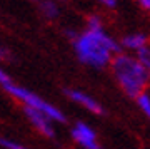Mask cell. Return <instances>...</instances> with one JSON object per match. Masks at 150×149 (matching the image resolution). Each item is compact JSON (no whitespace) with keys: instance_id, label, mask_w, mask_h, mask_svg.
Wrapping results in <instances>:
<instances>
[{"instance_id":"cell-10","label":"cell","mask_w":150,"mask_h":149,"mask_svg":"<svg viewBox=\"0 0 150 149\" xmlns=\"http://www.w3.org/2000/svg\"><path fill=\"white\" fill-rule=\"evenodd\" d=\"M0 148L2 149H30L28 146L18 143V141H15V139L4 138V136H0Z\"/></svg>"},{"instance_id":"cell-15","label":"cell","mask_w":150,"mask_h":149,"mask_svg":"<svg viewBox=\"0 0 150 149\" xmlns=\"http://www.w3.org/2000/svg\"><path fill=\"white\" fill-rule=\"evenodd\" d=\"M30 2H33V4H40L42 0H30Z\"/></svg>"},{"instance_id":"cell-3","label":"cell","mask_w":150,"mask_h":149,"mask_svg":"<svg viewBox=\"0 0 150 149\" xmlns=\"http://www.w3.org/2000/svg\"><path fill=\"white\" fill-rule=\"evenodd\" d=\"M0 87L8 96L13 97L17 102H20L22 107H27V109H32V111L42 112L47 117H50L55 124L65 122V114L60 107H57L52 102H48L47 99H43L42 96H38L37 92L27 89L25 85H20V84H17V82H13L12 77H8L4 84H0Z\"/></svg>"},{"instance_id":"cell-4","label":"cell","mask_w":150,"mask_h":149,"mask_svg":"<svg viewBox=\"0 0 150 149\" xmlns=\"http://www.w3.org/2000/svg\"><path fill=\"white\" fill-rule=\"evenodd\" d=\"M70 136L74 139V143L77 146H80L82 149H102L98 144V138H97L95 129L92 128L85 121H77L72 126Z\"/></svg>"},{"instance_id":"cell-1","label":"cell","mask_w":150,"mask_h":149,"mask_svg":"<svg viewBox=\"0 0 150 149\" xmlns=\"http://www.w3.org/2000/svg\"><path fill=\"white\" fill-rule=\"evenodd\" d=\"M77 60L92 69H107L112 59L122 52L120 44L103 27H83L70 39Z\"/></svg>"},{"instance_id":"cell-14","label":"cell","mask_w":150,"mask_h":149,"mask_svg":"<svg viewBox=\"0 0 150 149\" xmlns=\"http://www.w3.org/2000/svg\"><path fill=\"white\" fill-rule=\"evenodd\" d=\"M137 5H139L144 12L150 14V0H137Z\"/></svg>"},{"instance_id":"cell-11","label":"cell","mask_w":150,"mask_h":149,"mask_svg":"<svg viewBox=\"0 0 150 149\" xmlns=\"http://www.w3.org/2000/svg\"><path fill=\"white\" fill-rule=\"evenodd\" d=\"M137 57H139V60L142 62V65L149 70V74H150V45H147L144 50H140V52L137 54Z\"/></svg>"},{"instance_id":"cell-13","label":"cell","mask_w":150,"mask_h":149,"mask_svg":"<svg viewBox=\"0 0 150 149\" xmlns=\"http://www.w3.org/2000/svg\"><path fill=\"white\" fill-rule=\"evenodd\" d=\"M97 2H98L102 7L108 9V10H113V9H117V5H118L120 0H97Z\"/></svg>"},{"instance_id":"cell-12","label":"cell","mask_w":150,"mask_h":149,"mask_svg":"<svg viewBox=\"0 0 150 149\" xmlns=\"http://www.w3.org/2000/svg\"><path fill=\"white\" fill-rule=\"evenodd\" d=\"M12 59V52L10 49L5 45H0V62H8Z\"/></svg>"},{"instance_id":"cell-6","label":"cell","mask_w":150,"mask_h":149,"mask_svg":"<svg viewBox=\"0 0 150 149\" xmlns=\"http://www.w3.org/2000/svg\"><path fill=\"white\" fill-rule=\"evenodd\" d=\"M65 96L69 97V101H72L74 104L83 107L85 111L95 114V116H102L103 114V106L97 101L93 96H90L88 92L82 91V89H75V87H69L65 89Z\"/></svg>"},{"instance_id":"cell-5","label":"cell","mask_w":150,"mask_h":149,"mask_svg":"<svg viewBox=\"0 0 150 149\" xmlns=\"http://www.w3.org/2000/svg\"><path fill=\"white\" fill-rule=\"evenodd\" d=\"M23 114H25V117L28 119V122L32 124V128L35 129L40 136H43V138H47V139L57 138V126H55V122L50 117H47L45 114H42V112L27 109V107H23Z\"/></svg>"},{"instance_id":"cell-9","label":"cell","mask_w":150,"mask_h":149,"mask_svg":"<svg viewBox=\"0 0 150 149\" xmlns=\"http://www.w3.org/2000/svg\"><path fill=\"white\" fill-rule=\"evenodd\" d=\"M135 102H137L140 112L150 121V94H149V91L135 97Z\"/></svg>"},{"instance_id":"cell-7","label":"cell","mask_w":150,"mask_h":149,"mask_svg":"<svg viewBox=\"0 0 150 149\" xmlns=\"http://www.w3.org/2000/svg\"><path fill=\"white\" fill-rule=\"evenodd\" d=\"M118 44H120L122 52H129L137 55L140 50H144L147 45H150V35L144 30H134V32L125 34L118 40Z\"/></svg>"},{"instance_id":"cell-8","label":"cell","mask_w":150,"mask_h":149,"mask_svg":"<svg viewBox=\"0 0 150 149\" xmlns=\"http://www.w3.org/2000/svg\"><path fill=\"white\" fill-rule=\"evenodd\" d=\"M40 14L47 20H57L62 14L60 2H57V0H42L40 2Z\"/></svg>"},{"instance_id":"cell-2","label":"cell","mask_w":150,"mask_h":149,"mask_svg":"<svg viewBox=\"0 0 150 149\" xmlns=\"http://www.w3.org/2000/svg\"><path fill=\"white\" fill-rule=\"evenodd\" d=\"M110 72L117 85L125 96L135 99L150 87V74L137 55L129 52H118L110 62Z\"/></svg>"}]
</instances>
